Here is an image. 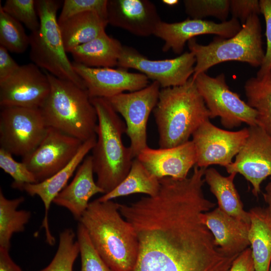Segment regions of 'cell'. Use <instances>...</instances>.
I'll use <instances>...</instances> for the list:
<instances>
[{
    "mask_svg": "<svg viewBox=\"0 0 271 271\" xmlns=\"http://www.w3.org/2000/svg\"><path fill=\"white\" fill-rule=\"evenodd\" d=\"M119 206L112 200L95 199L79 221L112 271H131L138 258V240L133 227L121 215Z\"/></svg>",
    "mask_w": 271,
    "mask_h": 271,
    "instance_id": "1",
    "label": "cell"
},
{
    "mask_svg": "<svg viewBox=\"0 0 271 271\" xmlns=\"http://www.w3.org/2000/svg\"><path fill=\"white\" fill-rule=\"evenodd\" d=\"M153 114L160 148L188 142L199 126L210 119L192 77L184 85L161 89Z\"/></svg>",
    "mask_w": 271,
    "mask_h": 271,
    "instance_id": "2",
    "label": "cell"
},
{
    "mask_svg": "<svg viewBox=\"0 0 271 271\" xmlns=\"http://www.w3.org/2000/svg\"><path fill=\"white\" fill-rule=\"evenodd\" d=\"M97 115L96 142L92 149L96 184L108 193L117 186L128 173L134 159L129 148L124 146L122 136L125 123L104 98H91Z\"/></svg>",
    "mask_w": 271,
    "mask_h": 271,
    "instance_id": "3",
    "label": "cell"
},
{
    "mask_svg": "<svg viewBox=\"0 0 271 271\" xmlns=\"http://www.w3.org/2000/svg\"><path fill=\"white\" fill-rule=\"evenodd\" d=\"M44 71L50 91L40 109L47 125L82 142L96 136L97 115L87 90Z\"/></svg>",
    "mask_w": 271,
    "mask_h": 271,
    "instance_id": "4",
    "label": "cell"
},
{
    "mask_svg": "<svg viewBox=\"0 0 271 271\" xmlns=\"http://www.w3.org/2000/svg\"><path fill=\"white\" fill-rule=\"evenodd\" d=\"M62 4L57 0L36 1L40 25L37 31L29 35L30 58L33 63L52 75L86 89L64 48L57 18L58 10Z\"/></svg>",
    "mask_w": 271,
    "mask_h": 271,
    "instance_id": "5",
    "label": "cell"
},
{
    "mask_svg": "<svg viewBox=\"0 0 271 271\" xmlns=\"http://www.w3.org/2000/svg\"><path fill=\"white\" fill-rule=\"evenodd\" d=\"M187 44L190 52L196 58L193 78L214 65L226 61H237L247 63L252 67H260L265 55L261 24L256 14L251 15L232 37L217 36L207 45L198 43L195 38Z\"/></svg>",
    "mask_w": 271,
    "mask_h": 271,
    "instance_id": "6",
    "label": "cell"
},
{
    "mask_svg": "<svg viewBox=\"0 0 271 271\" xmlns=\"http://www.w3.org/2000/svg\"><path fill=\"white\" fill-rule=\"evenodd\" d=\"M193 79L209 110L210 118L219 117L222 125L229 129L242 123L248 126L257 125L256 111L229 89L223 73L214 77L203 72Z\"/></svg>",
    "mask_w": 271,
    "mask_h": 271,
    "instance_id": "7",
    "label": "cell"
},
{
    "mask_svg": "<svg viewBox=\"0 0 271 271\" xmlns=\"http://www.w3.org/2000/svg\"><path fill=\"white\" fill-rule=\"evenodd\" d=\"M48 127L40 108L2 107L0 148L23 158L38 147Z\"/></svg>",
    "mask_w": 271,
    "mask_h": 271,
    "instance_id": "8",
    "label": "cell"
},
{
    "mask_svg": "<svg viewBox=\"0 0 271 271\" xmlns=\"http://www.w3.org/2000/svg\"><path fill=\"white\" fill-rule=\"evenodd\" d=\"M160 87L158 82L153 81L141 90L106 98L124 119L125 133L129 138V148L134 158L148 147V121L158 102Z\"/></svg>",
    "mask_w": 271,
    "mask_h": 271,
    "instance_id": "9",
    "label": "cell"
},
{
    "mask_svg": "<svg viewBox=\"0 0 271 271\" xmlns=\"http://www.w3.org/2000/svg\"><path fill=\"white\" fill-rule=\"evenodd\" d=\"M248 133V127L230 131L219 128L210 120L205 121L192 136L196 156V166L206 169L218 165L226 168L233 162Z\"/></svg>",
    "mask_w": 271,
    "mask_h": 271,
    "instance_id": "10",
    "label": "cell"
},
{
    "mask_svg": "<svg viewBox=\"0 0 271 271\" xmlns=\"http://www.w3.org/2000/svg\"><path fill=\"white\" fill-rule=\"evenodd\" d=\"M196 58L191 52L164 60H151L134 48L123 46L117 66L136 69L163 88L184 85L194 72Z\"/></svg>",
    "mask_w": 271,
    "mask_h": 271,
    "instance_id": "11",
    "label": "cell"
},
{
    "mask_svg": "<svg viewBox=\"0 0 271 271\" xmlns=\"http://www.w3.org/2000/svg\"><path fill=\"white\" fill-rule=\"evenodd\" d=\"M83 143L77 138L48 126L38 147L23 158L22 162L39 183L66 166L75 157Z\"/></svg>",
    "mask_w": 271,
    "mask_h": 271,
    "instance_id": "12",
    "label": "cell"
},
{
    "mask_svg": "<svg viewBox=\"0 0 271 271\" xmlns=\"http://www.w3.org/2000/svg\"><path fill=\"white\" fill-rule=\"evenodd\" d=\"M248 136L231 164L226 168L228 174H240L252 186L257 197L261 185L271 177V136L258 125L248 126Z\"/></svg>",
    "mask_w": 271,
    "mask_h": 271,
    "instance_id": "13",
    "label": "cell"
},
{
    "mask_svg": "<svg viewBox=\"0 0 271 271\" xmlns=\"http://www.w3.org/2000/svg\"><path fill=\"white\" fill-rule=\"evenodd\" d=\"M50 91L49 78L33 63L20 65L10 76L0 81L1 108L18 106L40 108Z\"/></svg>",
    "mask_w": 271,
    "mask_h": 271,
    "instance_id": "14",
    "label": "cell"
},
{
    "mask_svg": "<svg viewBox=\"0 0 271 271\" xmlns=\"http://www.w3.org/2000/svg\"><path fill=\"white\" fill-rule=\"evenodd\" d=\"M72 64L91 98H108L126 91L141 90L150 84L149 79L143 73L129 72L121 68H94Z\"/></svg>",
    "mask_w": 271,
    "mask_h": 271,
    "instance_id": "15",
    "label": "cell"
},
{
    "mask_svg": "<svg viewBox=\"0 0 271 271\" xmlns=\"http://www.w3.org/2000/svg\"><path fill=\"white\" fill-rule=\"evenodd\" d=\"M239 21L232 18L220 23L201 19L188 18L175 23L161 21L157 25L154 35L163 40L164 52L172 50L181 54L185 44L197 36L214 34L224 38L234 36L241 29Z\"/></svg>",
    "mask_w": 271,
    "mask_h": 271,
    "instance_id": "16",
    "label": "cell"
},
{
    "mask_svg": "<svg viewBox=\"0 0 271 271\" xmlns=\"http://www.w3.org/2000/svg\"><path fill=\"white\" fill-rule=\"evenodd\" d=\"M108 24L133 35H154L161 21L155 4L148 0H107Z\"/></svg>",
    "mask_w": 271,
    "mask_h": 271,
    "instance_id": "17",
    "label": "cell"
},
{
    "mask_svg": "<svg viewBox=\"0 0 271 271\" xmlns=\"http://www.w3.org/2000/svg\"><path fill=\"white\" fill-rule=\"evenodd\" d=\"M136 158L159 179L165 177L184 179L196 164L195 150L191 140L173 148L148 147Z\"/></svg>",
    "mask_w": 271,
    "mask_h": 271,
    "instance_id": "18",
    "label": "cell"
},
{
    "mask_svg": "<svg viewBox=\"0 0 271 271\" xmlns=\"http://www.w3.org/2000/svg\"><path fill=\"white\" fill-rule=\"evenodd\" d=\"M200 219L212 234L215 245L225 255H238L250 245V223L228 215L219 207L201 213Z\"/></svg>",
    "mask_w": 271,
    "mask_h": 271,
    "instance_id": "19",
    "label": "cell"
},
{
    "mask_svg": "<svg viewBox=\"0 0 271 271\" xmlns=\"http://www.w3.org/2000/svg\"><path fill=\"white\" fill-rule=\"evenodd\" d=\"M96 142V136L84 142L78 152L70 163L60 171L45 180L36 183L27 184L23 187L29 195L38 196L44 203L45 216L42 227L45 230L46 241L53 245L55 239L51 234L48 223V212L54 199L66 186L73 173L92 150Z\"/></svg>",
    "mask_w": 271,
    "mask_h": 271,
    "instance_id": "20",
    "label": "cell"
},
{
    "mask_svg": "<svg viewBox=\"0 0 271 271\" xmlns=\"http://www.w3.org/2000/svg\"><path fill=\"white\" fill-rule=\"evenodd\" d=\"M91 155L87 156L79 166L71 182L53 200L57 205L67 209L78 221L88 207L90 199L103 190L94 180Z\"/></svg>",
    "mask_w": 271,
    "mask_h": 271,
    "instance_id": "21",
    "label": "cell"
},
{
    "mask_svg": "<svg viewBox=\"0 0 271 271\" xmlns=\"http://www.w3.org/2000/svg\"><path fill=\"white\" fill-rule=\"evenodd\" d=\"M123 45L105 32L93 40L74 48L70 52L74 62L94 67L117 66Z\"/></svg>",
    "mask_w": 271,
    "mask_h": 271,
    "instance_id": "22",
    "label": "cell"
},
{
    "mask_svg": "<svg viewBox=\"0 0 271 271\" xmlns=\"http://www.w3.org/2000/svg\"><path fill=\"white\" fill-rule=\"evenodd\" d=\"M58 24L67 53L105 32L108 24L107 19L92 12L74 15Z\"/></svg>",
    "mask_w": 271,
    "mask_h": 271,
    "instance_id": "23",
    "label": "cell"
},
{
    "mask_svg": "<svg viewBox=\"0 0 271 271\" xmlns=\"http://www.w3.org/2000/svg\"><path fill=\"white\" fill-rule=\"evenodd\" d=\"M237 174L222 175L214 168L205 169L204 178L211 193L216 197L218 207L228 215L250 223L249 212L243 209V203L234 184Z\"/></svg>",
    "mask_w": 271,
    "mask_h": 271,
    "instance_id": "24",
    "label": "cell"
},
{
    "mask_svg": "<svg viewBox=\"0 0 271 271\" xmlns=\"http://www.w3.org/2000/svg\"><path fill=\"white\" fill-rule=\"evenodd\" d=\"M248 239L255 271H269L271 262V221L265 208H251Z\"/></svg>",
    "mask_w": 271,
    "mask_h": 271,
    "instance_id": "25",
    "label": "cell"
},
{
    "mask_svg": "<svg viewBox=\"0 0 271 271\" xmlns=\"http://www.w3.org/2000/svg\"><path fill=\"white\" fill-rule=\"evenodd\" d=\"M160 188V180L136 158L123 180L111 191L103 194L97 199L101 202H105L136 193L153 197L158 194Z\"/></svg>",
    "mask_w": 271,
    "mask_h": 271,
    "instance_id": "26",
    "label": "cell"
},
{
    "mask_svg": "<svg viewBox=\"0 0 271 271\" xmlns=\"http://www.w3.org/2000/svg\"><path fill=\"white\" fill-rule=\"evenodd\" d=\"M244 88L247 103L256 111L257 125L271 136V72L248 79Z\"/></svg>",
    "mask_w": 271,
    "mask_h": 271,
    "instance_id": "27",
    "label": "cell"
},
{
    "mask_svg": "<svg viewBox=\"0 0 271 271\" xmlns=\"http://www.w3.org/2000/svg\"><path fill=\"white\" fill-rule=\"evenodd\" d=\"M25 201L23 196L13 199L7 198L0 189V248L10 250L13 235L23 232L31 217V213L17 210Z\"/></svg>",
    "mask_w": 271,
    "mask_h": 271,
    "instance_id": "28",
    "label": "cell"
},
{
    "mask_svg": "<svg viewBox=\"0 0 271 271\" xmlns=\"http://www.w3.org/2000/svg\"><path fill=\"white\" fill-rule=\"evenodd\" d=\"M0 45L9 51L21 54L30 46L29 36L22 23L6 13L0 3Z\"/></svg>",
    "mask_w": 271,
    "mask_h": 271,
    "instance_id": "29",
    "label": "cell"
},
{
    "mask_svg": "<svg viewBox=\"0 0 271 271\" xmlns=\"http://www.w3.org/2000/svg\"><path fill=\"white\" fill-rule=\"evenodd\" d=\"M75 233L71 228H67L59 235V245L56 253L51 262L40 271H73L74 263L80 253Z\"/></svg>",
    "mask_w": 271,
    "mask_h": 271,
    "instance_id": "30",
    "label": "cell"
},
{
    "mask_svg": "<svg viewBox=\"0 0 271 271\" xmlns=\"http://www.w3.org/2000/svg\"><path fill=\"white\" fill-rule=\"evenodd\" d=\"M183 3L187 15L194 19L212 16L223 22L230 12L229 0H184Z\"/></svg>",
    "mask_w": 271,
    "mask_h": 271,
    "instance_id": "31",
    "label": "cell"
},
{
    "mask_svg": "<svg viewBox=\"0 0 271 271\" xmlns=\"http://www.w3.org/2000/svg\"><path fill=\"white\" fill-rule=\"evenodd\" d=\"M77 235L81 258L80 271H112L93 247L86 229L80 222Z\"/></svg>",
    "mask_w": 271,
    "mask_h": 271,
    "instance_id": "32",
    "label": "cell"
},
{
    "mask_svg": "<svg viewBox=\"0 0 271 271\" xmlns=\"http://www.w3.org/2000/svg\"><path fill=\"white\" fill-rule=\"evenodd\" d=\"M3 10L13 18L24 24L31 32L40 27V20L35 0H7Z\"/></svg>",
    "mask_w": 271,
    "mask_h": 271,
    "instance_id": "33",
    "label": "cell"
},
{
    "mask_svg": "<svg viewBox=\"0 0 271 271\" xmlns=\"http://www.w3.org/2000/svg\"><path fill=\"white\" fill-rule=\"evenodd\" d=\"M0 168L13 178L14 182L11 186L14 189L23 191L25 185L37 183L34 175L24 163L16 161L12 154L2 148Z\"/></svg>",
    "mask_w": 271,
    "mask_h": 271,
    "instance_id": "34",
    "label": "cell"
},
{
    "mask_svg": "<svg viewBox=\"0 0 271 271\" xmlns=\"http://www.w3.org/2000/svg\"><path fill=\"white\" fill-rule=\"evenodd\" d=\"M107 0H65L58 22L60 23L74 15L89 12L96 13L107 19Z\"/></svg>",
    "mask_w": 271,
    "mask_h": 271,
    "instance_id": "35",
    "label": "cell"
},
{
    "mask_svg": "<svg viewBox=\"0 0 271 271\" xmlns=\"http://www.w3.org/2000/svg\"><path fill=\"white\" fill-rule=\"evenodd\" d=\"M260 13L265 22L266 50L264 57L256 76L261 78L271 72V0L259 1Z\"/></svg>",
    "mask_w": 271,
    "mask_h": 271,
    "instance_id": "36",
    "label": "cell"
},
{
    "mask_svg": "<svg viewBox=\"0 0 271 271\" xmlns=\"http://www.w3.org/2000/svg\"><path fill=\"white\" fill-rule=\"evenodd\" d=\"M230 12L232 18L240 20L243 25L251 15L261 14L259 1L231 0Z\"/></svg>",
    "mask_w": 271,
    "mask_h": 271,
    "instance_id": "37",
    "label": "cell"
},
{
    "mask_svg": "<svg viewBox=\"0 0 271 271\" xmlns=\"http://www.w3.org/2000/svg\"><path fill=\"white\" fill-rule=\"evenodd\" d=\"M20 66L10 55L9 51L0 45V81L10 76Z\"/></svg>",
    "mask_w": 271,
    "mask_h": 271,
    "instance_id": "38",
    "label": "cell"
},
{
    "mask_svg": "<svg viewBox=\"0 0 271 271\" xmlns=\"http://www.w3.org/2000/svg\"><path fill=\"white\" fill-rule=\"evenodd\" d=\"M229 271H255L251 248H246L236 257Z\"/></svg>",
    "mask_w": 271,
    "mask_h": 271,
    "instance_id": "39",
    "label": "cell"
},
{
    "mask_svg": "<svg viewBox=\"0 0 271 271\" xmlns=\"http://www.w3.org/2000/svg\"><path fill=\"white\" fill-rule=\"evenodd\" d=\"M0 271H23L12 259L9 250L0 248Z\"/></svg>",
    "mask_w": 271,
    "mask_h": 271,
    "instance_id": "40",
    "label": "cell"
},
{
    "mask_svg": "<svg viewBox=\"0 0 271 271\" xmlns=\"http://www.w3.org/2000/svg\"><path fill=\"white\" fill-rule=\"evenodd\" d=\"M263 197L267 206L265 208L268 216L271 221V177H269V181L265 187L264 192L263 193Z\"/></svg>",
    "mask_w": 271,
    "mask_h": 271,
    "instance_id": "41",
    "label": "cell"
},
{
    "mask_svg": "<svg viewBox=\"0 0 271 271\" xmlns=\"http://www.w3.org/2000/svg\"><path fill=\"white\" fill-rule=\"evenodd\" d=\"M162 2L166 5L169 6H174L176 5L178 3V0H163Z\"/></svg>",
    "mask_w": 271,
    "mask_h": 271,
    "instance_id": "42",
    "label": "cell"
}]
</instances>
